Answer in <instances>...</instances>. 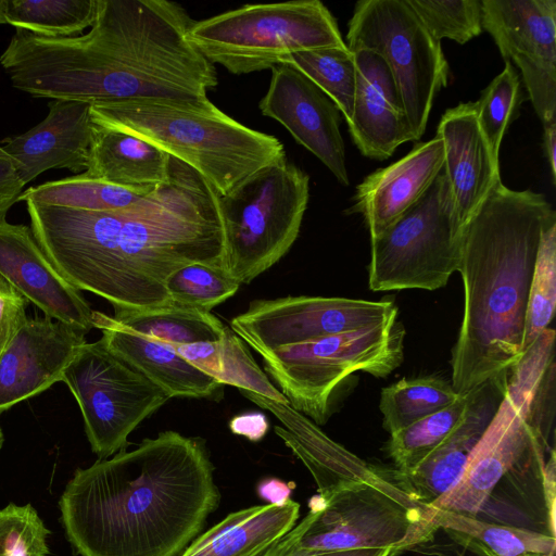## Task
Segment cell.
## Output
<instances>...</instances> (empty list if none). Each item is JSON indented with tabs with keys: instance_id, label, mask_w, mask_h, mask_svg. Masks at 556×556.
<instances>
[{
	"instance_id": "c3c4849f",
	"label": "cell",
	"mask_w": 556,
	"mask_h": 556,
	"mask_svg": "<svg viewBox=\"0 0 556 556\" xmlns=\"http://www.w3.org/2000/svg\"><path fill=\"white\" fill-rule=\"evenodd\" d=\"M313 556H392V552L389 548H354L318 553Z\"/></svg>"
},
{
	"instance_id": "b9f144b4",
	"label": "cell",
	"mask_w": 556,
	"mask_h": 556,
	"mask_svg": "<svg viewBox=\"0 0 556 556\" xmlns=\"http://www.w3.org/2000/svg\"><path fill=\"white\" fill-rule=\"evenodd\" d=\"M176 351L190 365L213 378L220 369L219 341L180 345Z\"/></svg>"
},
{
	"instance_id": "603a6c76",
	"label": "cell",
	"mask_w": 556,
	"mask_h": 556,
	"mask_svg": "<svg viewBox=\"0 0 556 556\" xmlns=\"http://www.w3.org/2000/svg\"><path fill=\"white\" fill-rule=\"evenodd\" d=\"M437 136L444 146L443 173L454 206L464 226L492 189L501 182L500 164L480 129L475 102L445 111Z\"/></svg>"
},
{
	"instance_id": "f546056e",
	"label": "cell",
	"mask_w": 556,
	"mask_h": 556,
	"mask_svg": "<svg viewBox=\"0 0 556 556\" xmlns=\"http://www.w3.org/2000/svg\"><path fill=\"white\" fill-rule=\"evenodd\" d=\"M153 189L117 186L81 173L23 191L20 201L98 212L119 211L140 201Z\"/></svg>"
},
{
	"instance_id": "ab89813d",
	"label": "cell",
	"mask_w": 556,
	"mask_h": 556,
	"mask_svg": "<svg viewBox=\"0 0 556 556\" xmlns=\"http://www.w3.org/2000/svg\"><path fill=\"white\" fill-rule=\"evenodd\" d=\"M49 533L30 504L0 509V556H48Z\"/></svg>"
},
{
	"instance_id": "ee69618b",
	"label": "cell",
	"mask_w": 556,
	"mask_h": 556,
	"mask_svg": "<svg viewBox=\"0 0 556 556\" xmlns=\"http://www.w3.org/2000/svg\"><path fill=\"white\" fill-rule=\"evenodd\" d=\"M317 510L309 508L308 514L296 523L287 534L280 540L274 543L265 552L258 556H313L315 554L309 553L300 546V541L315 517Z\"/></svg>"
},
{
	"instance_id": "681fc988",
	"label": "cell",
	"mask_w": 556,
	"mask_h": 556,
	"mask_svg": "<svg viewBox=\"0 0 556 556\" xmlns=\"http://www.w3.org/2000/svg\"><path fill=\"white\" fill-rule=\"evenodd\" d=\"M8 0H0V24H7Z\"/></svg>"
},
{
	"instance_id": "484cf974",
	"label": "cell",
	"mask_w": 556,
	"mask_h": 556,
	"mask_svg": "<svg viewBox=\"0 0 556 556\" xmlns=\"http://www.w3.org/2000/svg\"><path fill=\"white\" fill-rule=\"evenodd\" d=\"M299 517L300 504L292 498L281 506L243 508L194 538L178 556H258L287 534Z\"/></svg>"
},
{
	"instance_id": "7bdbcfd3",
	"label": "cell",
	"mask_w": 556,
	"mask_h": 556,
	"mask_svg": "<svg viewBox=\"0 0 556 556\" xmlns=\"http://www.w3.org/2000/svg\"><path fill=\"white\" fill-rule=\"evenodd\" d=\"M24 186L10 156L0 154V222L5 220L9 210L20 201Z\"/></svg>"
},
{
	"instance_id": "ac0fdd59",
	"label": "cell",
	"mask_w": 556,
	"mask_h": 556,
	"mask_svg": "<svg viewBox=\"0 0 556 556\" xmlns=\"http://www.w3.org/2000/svg\"><path fill=\"white\" fill-rule=\"evenodd\" d=\"M0 276L46 316L87 333L89 303L53 266L30 227L0 222Z\"/></svg>"
},
{
	"instance_id": "44dd1931",
	"label": "cell",
	"mask_w": 556,
	"mask_h": 556,
	"mask_svg": "<svg viewBox=\"0 0 556 556\" xmlns=\"http://www.w3.org/2000/svg\"><path fill=\"white\" fill-rule=\"evenodd\" d=\"M48 106L45 119L26 132L4 140L2 147L24 185L51 168H66L75 175L88 168L91 105L52 100Z\"/></svg>"
},
{
	"instance_id": "30bf717a",
	"label": "cell",
	"mask_w": 556,
	"mask_h": 556,
	"mask_svg": "<svg viewBox=\"0 0 556 556\" xmlns=\"http://www.w3.org/2000/svg\"><path fill=\"white\" fill-rule=\"evenodd\" d=\"M464 228L442 170L416 204L370 239L369 288L444 287L458 271Z\"/></svg>"
},
{
	"instance_id": "f35d334b",
	"label": "cell",
	"mask_w": 556,
	"mask_h": 556,
	"mask_svg": "<svg viewBox=\"0 0 556 556\" xmlns=\"http://www.w3.org/2000/svg\"><path fill=\"white\" fill-rule=\"evenodd\" d=\"M219 351L220 369L214 377L216 381L290 405L286 396L256 364L244 341L229 327L225 328L219 340Z\"/></svg>"
},
{
	"instance_id": "74e56055",
	"label": "cell",
	"mask_w": 556,
	"mask_h": 556,
	"mask_svg": "<svg viewBox=\"0 0 556 556\" xmlns=\"http://www.w3.org/2000/svg\"><path fill=\"white\" fill-rule=\"evenodd\" d=\"M431 36L464 45L482 33L481 0H407Z\"/></svg>"
},
{
	"instance_id": "816d5d0a",
	"label": "cell",
	"mask_w": 556,
	"mask_h": 556,
	"mask_svg": "<svg viewBox=\"0 0 556 556\" xmlns=\"http://www.w3.org/2000/svg\"><path fill=\"white\" fill-rule=\"evenodd\" d=\"M0 154H5V152H4L2 147H0Z\"/></svg>"
},
{
	"instance_id": "f6af8a7d",
	"label": "cell",
	"mask_w": 556,
	"mask_h": 556,
	"mask_svg": "<svg viewBox=\"0 0 556 556\" xmlns=\"http://www.w3.org/2000/svg\"><path fill=\"white\" fill-rule=\"evenodd\" d=\"M230 431L251 442H258L269 430V421L264 413L245 412L233 416L228 424Z\"/></svg>"
},
{
	"instance_id": "6da1fadb",
	"label": "cell",
	"mask_w": 556,
	"mask_h": 556,
	"mask_svg": "<svg viewBox=\"0 0 556 556\" xmlns=\"http://www.w3.org/2000/svg\"><path fill=\"white\" fill-rule=\"evenodd\" d=\"M25 202L33 235L58 271L114 309L172 305L166 290L172 274L194 263L223 264L217 194L194 169L173 157L169 180L124 210Z\"/></svg>"
},
{
	"instance_id": "d590c367",
	"label": "cell",
	"mask_w": 556,
	"mask_h": 556,
	"mask_svg": "<svg viewBox=\"0 0 556 556\" xmlns=\"http://www.w3.org/2000/svg\"><path fill=\"white\" fill-rule=\"evenodd\" d=\"M240 288L220 266L194 263L169 276L166 290L173 304L211 312Z\"/></svg>"
},
{
	"instance_id": "277c9868",
	"label": "cell",
	"mask_w": 556,
	"mask_h": 556,
	"mask_svg": "<svg viewBox=\"0 0 556 556\" xmlns=\"http://www.w3.org/2000/svg\"><path fill=\"white\" fill-rule=\"evenodd\" d=\"M193 20L166 0H97L79 56L84 102L206 98L215 65L189 41Z\"/></svg>"
},
{
	"instance_id": "8d00e7d4",
	"label": "cell",
	"mask_w": 556,
	"mask_h": 556,
	"mask_svg": "<svg viewBox=\"0 0 556 556\" xmlns=\"http://www.w3.org/2000/svg\"><path fill=\"white\" fill-rule=\"evenodd\" d=\"M521 98L519 75L513 64L505 61L504 70L475 102L480 129L496 162L503 137L518 111Z\"/></svg>"
},
{
	"instance_id": "e0dca14e",
	"label": "cell",
	"mask_w": 556,
	"mask_h": 556,
	"mask_svg": "<svg viewBox=\"0 0 556 556\" xmlns=\"http://www.w3.org/2000/svg\"><path fill=\"white\" fill-rule=\"evenodd\" d=\"M85 334L48 316L27 318L0 354V415L62 381Z\"/></svg>"
},
{
	"instance_id": "e575fe53",
	"label": "cell",
	"mask_w": 556,
	"mask_h": 556,
	"mask_svg": "<svg viewBox=\"0 0 556 556\" xmlns=\"http://www.w3.org/2000/svg\"><path fill=\"white\" fill-rule=\"evenodd\" d=\"M556 306V218L543 230L533 268L525 333L523 353L552 321Z\"/></svg>"
},
{
	"instance_id": "83f0119b",
	"label": "cell",
	"mask_w": 556,
	"mask_h": 556,
	"mask_svg": "<svg viewBox=\"0 0 556 556\" xmlns=\"http://www.w3.org/2000/svg\"><path fill=\"white\" fill-rule=\"evenodd\" d=\"M426 522L432 533L442 529L478 556H555V536L545 532L444 509L427 508Z\"/></svg>"
},
{
	"instance_id": "9c48e42d",
	"label": "cell",
	"mask_w": 556,
	"mask_h": 556,
	"mask_svg": "<svg viewBox=\"0 0 556 556\" xmlns=\"http://www.w3.org/2000/svg\"><path fill=\"white\" fill-rule=\"evenodd\" d=\"M554 344L555 331L547 328L508 369L504 397L473 447L459 480L427 508L477 517L497 483L520 463L535 435L533 402L554 361Z\"/></svg>"
},
{
	"instance_id": "3957f363",
	"label": "cell",
	"mask_w": 556,
	"mask_h": 556,
	"mask_svg": "<svg viewBox=\"0 0 556 556\" xmlns=\"http://www.w3.org/2000/svg\"><path fill=\"white\" fill-rule=\"evenodd\" d=\"M555 218L543 194L501 181L466 224L458 268L464 316L451 361L457 394L508 370L523 355L535 258L543 230Z\"/></svg>"
},
{
	"instance_id": "ffe728a7",
	"label": "cell",
	"mask_w": 556,
	"mask_h": 556,
	"mask_svg": "<svg viewBox=\"0 0 556 556\" xmlns=\"http://www.w3.org/2000/svg\"><path fill=\"white\" fill-rule=\"evenodd\" d=\"M352 52L356 86L350 134L364 156L387 160L399 146L415 141L401 93L383 58L365 49Z\"/></svg>"
},
{
	"instance_id": "f907efd6",
	"label": "cell",
	"mask_w": 556,
	"mask_h": 556,
	"mask_svg": "<svg viewBox=\"0 0 556 556\" xmlns=\"http://www.w3.org/2000/svg\"><path fill=\"white\" fill-rule=\"evenodd\" d=\"M3 440H4L3 432H2V429H1V426H0V451H1L2 445H3Z\"/></svg>"
},
{
	"instance_id": "4dcf8cb0",
	"label": "cell",
	"mask_w": 556,
	"mask_h": 556,
	"mask_svg": "<svg viewBox=\"0 0 556 556\" xmlns=\"http://www.w3.org/2000/svg\"><path fill=\"white\" fill-rule=\"evenodd\" d=\"M97 0H8L7 24L47 38L81 35L91 27Z\"/></svg>"
},
{
	"instance_id": "60d3db41",
	"label": "cell",
	"mask_w": 556,
	"mask_h": 556,
	"mask_svg": "<svg viewBox=\"0 0 556 556\" xmlns=\"http://www.w3.org/2000/svg\"><path fill=\"white\" fill-rule=\"evenodd\" d=\"M26 299L0 276V354L27 320Z\"/></svg>"
},
{
	"instance_id": "d6a6232c",
	"label": "cell",
	"mask_w": 556,
	"mask_h": 556,
	"mask_svg": "<svg viewBox=\"0 0 556 556\" xmlns=\"http://www.w3.org/2000/svg\"><path fill=\"white\" fill-rule=\"evenodd\" d=\"M281 63H289L306 75L334 102L346 123L351 122L356 64L348 46L295 53Z\"/></svg>"
},
{
	"instance_id": "bcb514c9",
	"label": "cell",
	"mask_w": 556,
	"mask_h": 556,
	"mask_svg": "<svg viewBox=\"0 0 556 556\" xmlns=\"http://www.w3.org/2000/svg\"><path fill=\"white\" fill-rule=\"evenodd\" d=\"M294 483L278 478H266L256 488L258 496L267 504L281 506L291 500Z\"/></svg>"
},
{
	"instance_id": "ba28073f",
	"label": "cell",
	"mask_w": 556,
	"mask_h": 556,
	"mask_svg": "<svg viewBox=\"0 0 556 556\" xmlns=\"http://www.w3.org/2000/svg\"><path fill=\"white\" fill-rule=\"evenodd\" d=\"M405 329L396 319L282 346L261 355L290 406L317 426L331 415L334 394L353 372L382 378L403 361Z\"/></svg>"
},
{
	"instance_id": "9a60e30c",
	"label": "cell",
	"mask_w": 556,
	"mask_h": 556,
	"mask_svg": "<svg viewBox=\"0 0 556 556\" xmlns=\"http://www.w3.org/2000/svg\"><path fill=\"white\" fill-rule=\"evenodd\" d=\"M482 28L521 73L543 124L556 119V1L481 0Z\"/></svg>"
},
{
	"instance_id": "2e32d148",
	"label": "cell",
	"mask_w": 556,
	"mask_h": 556,
	"mask_svg": "<svg viewBox=\"0 0 556 556\" xmlns=\"http://www.w3.org/2000/svg\"><path fill=\"white\" fill-rule=\"evenodd\" d=\"M258 109L280 123L341 185H350L340 111L306 75L289 63L274 66Z\"/></svg>"
},
{
	"instance_id": "7dc6e473",
	"label": "cell",
	"mask_w": 556,
	"mask_h": 556,
	"mask_svg": "<svg viewBox=\"0 0 556 556\" xmlns=\"http://www.w3.org/2000/svg\"><path fill=\"white\" fill-rule=\"evenodd\" d=\"M543 150L551 169L553 181L556 178V119L543 124Z\"/></svg>"
},
{
	"instance_id": "d6986e66",
	"label": "cell",
	"mask_w": 556,
	"mask_h": 556,
	"mask_svg": "<svg viewBox=\"0 0 556 556\" xmlns=\"http://www.w3.org/2000/svg\"><path fill=\"white\" fill-rule=\"evenodd\" d=\"M507 375L505 370L471 390L462 421L424 458L406 469H391L399 485L415 502L428 506L459 480L473 447L504 397Z\"/></svg>"
},
{
	"instance_id": "836d02e7",
	"label": "cell",
	"mask_w": 556,
	"mask_h": 556,
	"mask_svg": "<svg viewBox=\"0 0 556 556\" xmlns=\"http://www.w3.org/2000/svg\"><path fill=\"white\" fill-rule=\"evenodd\" d=\"M468 393L462 394L450 406L390 434L387 450L394 469L403 470L415 465L454 431L466 413Z\"/></svg>"
},
{
	"instance_id": "cb8c5ba5",
	"label": "cell",
	"mask_w": 556,
	"mask_h": 556,
	"mask_svg": "<svg viewBox=\"0 0 556 556\" xmlns=\"http://www.w3.org/2000/svg\"><path fill=\"white\" fill-rule=\"evenodd\" d=\"M242 395L271 412L283 425L275 432L305 465L326 497L344 486L378 478L382 469L370 465L330 439L319 427L288 404L278 403L247 390Z\"/></svg>"
},
{
	"instance_id": "4316f807",
	"label": "cell",
	"mask_w": 556,
	"mask_h": 556,
	"mask_svg": "<svg viewBox=\"0 0 556 556\" xmlns=\"http://www.w3.org/2000/svg\"><path fill=\"white\" fill-rule=\"evenodd\" d=\"M92 122V121H91ZM172 157L153 144L92 122L84 174L127 188H156L170 178Z\"/></svg>"
},
{
	"instance_id": "7a4b0ae2",
	"label": "cell",
	"mask_w": 556,
	"mask_h": 556,
	"mask_svg": "<svg viewBox=\"0 0 556 556\" xmlns=\"http://www.w3.org/2000/svg\"><path fill=\"white\" fill-rule=\"evenodd\" d=\"M219 500L205 441L166 430L78 468L60 509L81 556H178Z\"/></svg>"
},
{
	"instance_id": "d4e9b609",
	"label": "cell",
	"mask_w": 556,
	"mask_h": 556,
	"mask_svg": "<svg viewBox=\"0 0 556 556\" xmlns=\"http://www.w3.org/2000/svg\"><path fill=\"white\" fill-rule=\"evenodd\" d=\"M93 328L105 346L144 375L170 397L218 400L224 384L190 365L169 344L138 333L112 316L93 311Z\"/></svg>"
},
{
	"instance_id": "8992f818",
	"label": "cell",
	"mask_w": 556,
	"mask_h": 556,
	"mask_svg": "<svg viewBox=\"0 0 556 556\" xmlns=\"http://www.w3.org/2000/svg\"><path fill=\"white\" fill-rule=\"evenodd\" d=\"M188 39L207 61L235 75L273 68L295 53L346 47L319 0L245 4L194 21Z\"/></svg>"
},
{
	"instance_id": "7402d4cb",
	"label": "cell",
	"mask_w": 556,
	"mask_h": 556,
	"mask_svg": "<svg viewBox=\"0 0 556 556\" xmlns=\"http://www.w3.org/2000/svg\"><path fill=\"white\" fill-rule=\"evenodd\" d=\"M444 146L439 136L420 142L402 159L379 168L356 187L348 214L364 217L370 239L416 204L442 173Z\"/></svg>"
},
{
	"instance_id": "52a82bcc",
	"label": "cell",
	"mask_w": 556,
	"mask_h": 556,
	"mask_svg": "<svg viewBox=\"0 0 556 556\" xmlns=\"http://www.w3.org/2000/svg\"><path fill=\"white\" fill-rule=\"evenodd\" d=\"M308 198V175L287 159L217 195L223 269L241 285L274 266L295 242Z\"/></svg>"
},
{
	"instance_id": "4fadbf2b",
	"label": "cell",
	"mask_w": 556,
	"mask_h": 556,
	"mask_svg": "<svg viewBox=\"0 0 556 556\" xmlns=\"http://www.w3.org/2000/svg\"><path fill=\"white\" fill-rule=\"evenodd\" d=\"M62 381L80 408L87 439L99 459L124 450L129 434L170 399L101 339L80 346Z\"/></svg>"
},
{
	"instance_id": "5b68a950",
	"label": "cell",
	"mask_w": 556,
	"mask_h": 556,
	"mask_svg": "<svg viewBox=\"0 0 556 556\" xmlns=\"http://www.w3.org/2000/svg\"><path fill=\"white\" fill-rule=\"evenodd\" d=\"M91 121L142 139L194 169L224 195L286 159L274 136L249 128L208 99H139L91 106Z\"/></svg>"
},
{
	"instance_id": "1f68e13d",
	"label": "cell",
	"mask_w": 556,
	"mask_h": 556,
	"mask_svg": "<svg viewBox=\"0 0 556 556\" xmlns=\"http://www.w3.org/2000/svg\"><path fill=\"white\" fill-rule=\"evenodd\" d=\"M459 396L440 378L402 379L381 390L379 408L383 428L392 434L450 406Z\"/></svg>"
},
{
	"instance_id": "5bb4252c",
	"label": "cell",
	"mask_w": 556,
	"mask_h": 556,
	"mask_svg": "<svg viewBox=\"0 0 556 556\" xmlns=\"http://www.w3.org/2000/svg\"><path fill=\"white\" fill-rule=\"evenodd\" d=\"M397 316L391 300L283 296L251 301L230 329L260 355L316 339L387 324Z\"/></svg>"
},
{
	"instance_id": "7c38bea8",
	"label": "cell",
	"mask_w": 556,
	"mask_h": 556,
	"mask_svg": "<svg viewBox=\"0 0 556 556\" xmlns=\"http://www.w3.org/2000/svg\"><path fill=\"white\" fill-rule=\"evenodd\" d=\"M351 51L369 50L389 65L399 87L414 140L427 127L448 65L441 48L407 0L356 2L346 35Z\"/></svg>"
},
{
	"instance_id": "8fae6325",
	"label": "cell",
	"mask_w": 556,
	"mask_h": 556,
	"mask_svg": "<svg viewBox=\"0 0 556 556\" xmlns=\"http://www.w3.org/2000/svg\"><path fill=\"white\" fill-rule=\"evenodd\" d=\"M308 506L317 516L300 546L313 554L389 548L395 555L433 535L426 523L427 507L399 485L392 470L382 469L378 478L344 486L326 497L316 495Z\"/></svg>"
},
{
	"instance_id": "f1b7e54d",
	"label": "cell",
	"mask_w": 556,
	"mask_h": 556,
	"mask_svg": "<svg viewBox=\"0 0 556 556\" xmlns=\"http://www.w3.org/2000/svg\"><path fill=\"white\" fill-rule=\"evenodd\" d=\"M117 323L135 332L177 349L198 342L219 341L226 326L212 312L168 305L149 309H114Z\"/></svg>"
}]
</instances>
